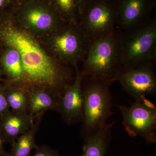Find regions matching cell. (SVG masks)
<instances>
[{
	"mask_svg": "<svg viewBox=\"0 0 156 156\" xmlns=\"http://www.w3.org/2000/svg\"><path fill=\"white\" fill-rule=\"evenodd\" d=\"M0 43L18 51L24 70V83L46 88L61 96L63 89L73 82L70 66L50 55L37 38L20 25L14 14L0 16Z\"/></svg>",
	"mask_w": 156,
	"mask_h": 156,
	"instance_id": "6da1fadb",
	"label": "cell"
},
{
	"mask_svg": "<svg viewBox=\"0 0 156 156\" xmlns=\"http://www.w3.org/2000/svg\"><path fill=\"white\" fill-rule=\"evenodd\" d=\"M123 31L112 33L92 42L81 71L83 77L113 83L123 69L121 40Z\"/></svg>",
	"mask_w": 156,
	"mask_h": 156,
	"instance_id": "7a4b0ae2",
	"label": "cell"
},
{
	"mask_svg": "<svg viewBox=\"0 0 156 156\" xmlns=\"http://www.w3.org/2000/svg\"><path fill=\"white\" fill-rule=\"evenodd\" d=\"M53 57L65 64L78 67L87 56L90 43L79 23H66L47 35L37 38Z\"/></svg>",
	"mask_w": 156,
	"mask_h": 156,
	"instance_id": "3957f363",
	"label": "cell"
},
{
	"mask_svg": "<svg viewBox=\"0 0 156 156\" xmlns=\"http://www.w3.org/2000/svg\"><path fill=\"white\" fill-rule=\"evenodd\" d=\"M112 83L84 77L83 81L84 97L83 118L81 136L83 139L102 128L112 115V97L110 87Z\"/></svg>",
	"mask_w": 156,
	"mask_h": 156,
	"instance_id": "277c9868",
	"label": "cell"
},
{
	"mask_svg": "<svg viewBox=\"0 0 156 156\" xmlns=\"http://www.w3.org/2000/svg\"><path fill=\"white\" fill-rule=\"evenodd\" d=\"M123 69L154 64L156 60V19L140 28L123 32L121 40Z\"/></svg>",
	"mask_w": 156,
	"mask_h": 156,
	"instance_id": "5b68a950",
	"label": "cell"
},
{
	"mask_svg": "<svg viewBox=\"0 0 156 156\" xmlns=\"http://www.w3.org/2000/svg\"><path fill=\"white\" fill-rule=\"evenodd\" d=\"M14 16L20 25L36 38L47 35L66 24L45 1L22 2Z\"/></svg>",
	"mask_w": 156,
	"mask_h": 156,
	"instance_id": "8992f818",
	"label": "cell"
},
{
	"mask_svg": "<svg viewBox=\"0 0 156 156\" xmlns=\"http://www.w3.org/2000/svg\"><path fill=\"white\" fill-rule=\"evenodd\" d=\"M79 23L91 43L111 34L117 27L114 1L87 2L80 13Z\"/></svg>",
	"mask_w": 156,
	"mask_h": 156,
	"instance_id": "52a82bcc",
	"label": "cell"
},
{
	"mask_svg": "<svg viewBox=\"0 0 156 156\" xmlns=\"http://www.w3.org/2000/svg\"><path fill=\"white\" fill-rule=\"evenodd\" d=\"M123 125L131 137L140 136L149 144L156 143V108L146 97L135 100L130 106L118 105Z\"/></svg>",
	"mask_w": 156,
	"mask_h": 156,
	"instance_id": "ba28073f",
	"label": "cell"
},
{
	"mask_svg": "<svg viewBox=\"0 0 156 156\" xmlns=\"http://www.w3.org/2000/svg\"><path fill=\"white\" fill-rule=\"evenodd\" d=\"M156 0H115L117 27L123 32L142 27L151 19Z\"/></svg>",
	"mask_w": 156,
	"mask_h": 156,
	"instance_id": "9c48e42d",
	"label": "cell"
},
{
	"mask_svg": "<svg viewBox=\"0 0 156 156\" xmlns=\"http://www.w3.org/2000/svg\"><path fill=\"white\" fill-rule=\"evenodd\" d=\"M154 65L123 69L117 78L124 91L138 100L155 94L156 75Z\"/></svg>",
	"mask_w": 156,
	"mask_h": 156,
	"instance_id": "30bf717a",
	"label": "cell"
},
{
	"mask_svg": "<svg viewBox=\"0 0 156 156\" xmlns=\"http://www.w3.org/2000/svg\"><path fill=\"white\" fill-rule=\"evenodd\" d=\"M74 70V80L65 87L62 92L58 112L65 122L69 126L82 122L83 118V77L78 67Z\"/></svg>",
	"mask_w": 156,
	"mask_h": 156,
	"instance_id": "8fae6325",
	"label": "cell"
},
{
	"mask_svg": "<svg viewBox=\"0 0 156 156\" xmlns=\"http://www.w3.org/2000/svg\"><path fill=\"white\" fill-rule=\"evenodd\" d=\"M1 132L5 143L11 145L20 135L32 128L34 119L29 113H19L9 110L2 116Z\"/></svg>",
	"mask_w": 156,
	"mask_h": 156,
	"instance_id": "7c38bea8",
	"label": "cell"
},
{
	"mask_svg": "<svg viewBox=\"0 0 156 156\" xmlns=\"http://www.w3.org/2000/svg\"><path fill=\"white\" fill-rule=\"evenodd\" d=\"M29 114L34 119L48 110L58 112L59 96L43 87L29 86Z\"/></svg>",
	"mask_w": 156,
	"mask_h": 156,
	"instance_id": "4fadbf2b",
	"label": "cell"
},
{
	"mask_svg": "<svg viewBox=\"0 0 156 156\" xmlns=\"http://www.w3.org/2000/svg\"><path fill=\"white\" fill-rule=\"evenodd\" d=\"M115 122L107 123L102 128L84 140L82 153L78 156H105L111 139L112 129Z\"/></svg>",
	"mask_w": 156,
	"mask_h": 156,
	"instance_id": "5bb4252c",
	"label": "cell"
},
{
	"mask_svg": "<svg viewBox=\"0 0 156 156\" xmlns=\"http://www.w3.org/2000/svg\"><path fill=\"white\" fill-rule=\"evenodd\" d=\"M9 108L11 111L19 113H29V86L20 82L10 81L3 89Z\"/></svg>",
	"mask_w": 156,
	"mask_h": 156,
	"instance_id": "9a60e30c",
	"label": "cell"
},
{
	"mask_svg": "<svg viewBox=\"0 0 156 156\" xmlns=\"http://www.w3.org/2000/svg\"><path fill=\"white\" fill-rule=\"evenodd\" d=\"M0 57V66L3 73L8 76L9 81L23 82L24 70L19 53L10 47H4Z\"/></svg>",
	"mask_w": 156,
	"mask_h": 156,
	"instance_id": "2e32d148",
	"label": "cell"
},
{
	"mask_svg": "<svg viewBox=\"0 0 156 156\" xmlns=\"http://www.w3.org/2000/svg\"><path fill=\"white\" fill-rule=\"evenodd\" d=\"M43 114L35 118L33 126L28 131L20 135L11 145V148L7 156H31L33 150L37 148L36 136L41 123Z\"/></svg>",
	"mask_w": 156,
	"mask_h": 156,
	"instance_id": "e0dca14e",
	"label": "cell"
},
{
	"mask_svg": "<svg viewBox=\"0 0 156 156\" xmlns=\"http://www.w3.org/2000/svg\"><path fill=\"white\" fill-rule=\"evenodd\" d=\"M50 4L65 23H79L80 11L76 0H50Z\"/></svg>",
	"mask_w": 156,
	"mask_h": 156,
	"instance_id": "ac0fdd59",
	"label": "cell"
},
{
	"mask_svg": "<svg viewBox=\"0 0 156 156\" xmlns=\"http://www.w3.org/2000/svg\"><path fill=\"white\" fill-rule=\"evenodd\" d=\"M35 150V153L31 156H65L47 145H38Z\"/></svg>",
	"mask_w": 156,
	"mask_h": 156,
	"instance_id": "d6986e66",
	"label": "cell"
},
{
	"mask_svg": "<svg viewBox=\"0 0 156 156\" xmlns=\"http://www.w3.org/2000/svg\"><path fill=\"white\" fill-rule=\"evenodd\" d=\"M9 105L4 95L3 89H0V115H3L10 110Z\"/></svg>",
	"mask_w": 156,
	"mask_h": 156,
	"instance_id": "ffe728a7",
	"label": "cell"
},
{
	"mask_svg": "<svg viewBox=\"0 0 156 156\" xmlns=\"http://www.w3.org/2000/svg\"><path fill=\"white\" fill-rule=\"evenodd\" d=\"M17 0H0V14L10 7L15 5Z\"/></svg>",
	"mask_w": 156,
	"mask_h": 156,
	"instance_id": "44dd1931",
	"label": "cell"
},
{
	"mask_svg": "<svg viewBox=\"0 0 156 156\" xmlns=\"http://www.w3.org/2000/svg\"><path fill=\"white\" fill-rule=\"evenodd\" d=\"M5 141L1 132H0V156H7L8 153L5 147Z\"/></svg>",
	"mask_w": 156,
	"mask_h": 156,
	"instance_id": "7402d4cb",
	"label": "cell"
},
{
	"mask_svg": "<svg viewBox=\"0 0 156 156\" xmlns=\"http://www.w3.org/2000/svg\"><path fill=\"white\" fill-rule=\"evenodd\" d=\"M76 1L77 3L78 8H79V11H80V13L82 9H83V7L85 5V2H86V0H76Z\"/></svg>",
	"mask_w": 156,
	"mask_h": 156,
	"instance_id": "603a6c76",
	"label": "cell"
},
{
	"mask_svg": "<svg viewBox=\"0 0 156 156\" xmlns=\"http://www.w3.org/2000/svg\"><path fill=\"white\" fill-rule=\"evenodd\" d=\"M3 73L2 69V68H1V66H0V80H1V77H2V75Z\"/></svg>",
	"mask_w": 156,
	"mask_h": 156,
	"instance_id": "cb8c5ba5",
	"label": "cell"
},
{
	"mask_svg": "<svg viewBox=\"0 0 156 156\" xmlns=\"http://www.w3.org/2000/svg\"><path fill=\"white\" fill-rule=\"evenodd\" d=\"M44 1V0H23V2H30V1Z\"/></svg>",
	"mask_w": 156,
	"mask_h": 156,
	"instance_id": "d4e9b609",
	"label": "cell"
},
{
	"mask_svg": "<svg viewBox=\"0 0 156 156\" xmlns=\"http://www.w3.org/2000/svg\"><path fill=\"white\" fill-rule=\"evenodd\" d=\"M94 1V0H86V2H85V4H86V3L87 2H91V1Z\"/></svg>",
	"mask_w": 156,
	"mask_h": 156,
	"instance_id": "484cf974",
	"label": "cell"
},
{
	"mask_svg": "<svg viewBox=\"0 0 156 156\" xmlns=\"http://www.w3.org/2000/svg\"><path fill=\"white\" fill-rule=\"evenodd\" d=\"M1 43H0V51H1Z\"/></svg>",
	"mask_w": 156,
	"mask_h": 156,
	"instance_id": "4316f807",
	"label": "cell"
}]
</instances>
